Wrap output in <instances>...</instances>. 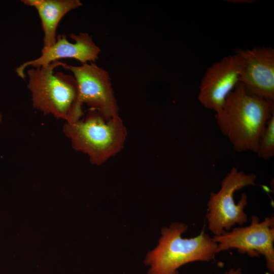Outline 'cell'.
Returning <instances> with one entry per match:
<instances>
[{"label": "cell", "instance_id": "cell-1", "mask_svg": "<svg viewBox=\"0 0 274 274\" xmlns=\"http://www.w3.org/2000/svg\"><path fill=\"white\" fill-rule=\"evenodd\" d=\"M273 101L249 94L239 83L228 95L215 117L235 151L256 153L261 136L274 115Z\"/></svg>", "mask_w": 274, "mask_h": 274}, {"label": "cell", "instance_id": "cell-2", "mask_svg": "<svg viewBox=\"0 0 274 274\" xmlns=\"http://www.w3.org/2000/svg\"><path fill=\"white\" fill-rule=\"evenodd\" d=\"M61 64L55 61L31 67L27 72V87L35 109L65 122H74L81 119L83 105L73 75L54 72Z\"/></svg>", "mask_w": 274, "mask_h": 274}, {"label": "cell", "instance_id": "cell-3", "mask_svg": "<svg viewBox=\"0 0 274 274\" xmlns=\"http://www.w3.org/2000/svg\"><path fill=\"white\" fill-rule=\"evenodd\" d=\"M62 131L73 149L86 155L90 162L96 166L101 165L119 153L127 135L119 116L106 120L92 109L83 119L65 122Z\"/></svg>", "mask_w": 274, "mask_h": 274}, {"label": "cell", "instance_id": "cell-4", "mask_svg": "<svg viewBox=\"0 0 274 274\" xmlns=\"http://www.w3.org/2000/svg\"><path fill=\"white\" fill-rule=\"evenodd\" d=\"M188 226L175 222L161 230L158 244L149 252L145 264L150 266L148 274H179L182 266L193 262H208L217 254V244L204 231L191 238H183Z\"/></svg>", "mask_w": 274, "mask_h": 274}, {"label": "cell", "instance_id": "cell-5", "mask_svg": "<svg viewBox=\"0 0 274 274\" xmlns=\"http://www.w3.org/2000/svg\"><path fill=\"white\" fill-rule=\"evenodd\" d=\"M256 176L233 167L223 179L219 190L210 194L208 202L206 219L208 227L213 235L230 230L236 224L243 225L248 220L245 209L248 204V195L245 193L236 203V191L256 185Z\"/></svg>", "mask_w": 274, "mask_h": 274}, {"label": "cell", "instance_id": "cell-6", "mask_svg": "<svg viewBox=\"0 0 274 274\" xmlns=\"http://www.w3.org/2000/svg\"><path fill=\"white\" fill-rule=\"evenodd\" d=\"M213 240L217 244V253L235 249L249 256H263L268 272H274V217H267L260 221L258 217L253 215L251 223L245 227H233L218 235H213Z\"/></svg>", "mask_w": 274, "mask_h": 274}, {"label": "cell", "instance_id": "cell-7", "mask_svg": "<svg viewBox=\"0 0 274 274\" xmlns=\"http://www.w3.org/2000/svg\"><path fill=\"white\" fill-rule=\"evenodd\" d=\"M61 66L72 73L82 105L97 111L106 120L119 116V107L107 71L94 62L79 66L62 62Z\"/></svg>", "mask_w": 274, "mask_h": 274}, {"label": "cell", "instance_id": "cell-8", "mask_svg": "<svg viewBox=\"0 0 274 274\" xmlns=\"http://www.w3.org/2000/svg\"><path fill=\"white\" fill-rule=\"evenodd\" d=\"M242 61L239 82L249 94L274 101V50L255 47L234 51Z\"/></svg>", "mask_w": 274, "mask_h": 274}, {"label": "cell", "instance_id": "cell-9", "mask_svg": "<svg viewBox=\"0 0 274 274\" xmlns=\"http://www.w3.org/2000/svg\"><path fill=\"white\" fill-rule=\"evenodd\" d=\"M242 61L236 54L225 56L206 70L199 86L198 100L215 113L239 83Z\"/></svg>", "mask_w": 274, "mask_h": 274}, {"label": "cell", "instance_id": "cell-10", "mask_svg": "<svg viewBox=\"0 0 274 274\" xmlns=\"http://www.w3.org/2000/svg\"><path fill=\"white\" fill-rule=\"evenodd\" d=\"M74 43L70 42L64 35L57 36L56 42L51 46L43 48L38 58L25 61L18 66L15 72L22 79L26 77L25 71L28 67H37L48 64L60 59L73 58L82 64L94 62L98 58L100 49L93 41L92 36L87 32L68 35Z\"/></svg>", "mask_w": 274, "mask_h": 274}, {"label": "cell", "instance_id": "cell-11", "mask_svg": "<svg viewBox=\"0 0 274 274\" xmlns=\"http://www.w3.org/2000/svg\"><path fill=\"white\" fill-rule=\"evenodd\" d=\"M33 7L39 15L44 33L43 47L53 45L56 41V30L62 18L69 12L82 6L79 0H22Z\"/></svg>", "mask_w": 274, "mask_h": 274}, {"label": "cell", "instance_id": "cell-12", "mask_svg": "<svg viewBox=\"0 0 274 274\" xmlns=\"http://www.w3.org/2000/svg\"><path fill=\"white\" fill-rule=\"evenodd\" d=\"M256 153L259 158L268 160L274 155V115L268 121L259 140Z\"/></svg>", "mask_w": 274, "mask_h": 274}, {"label": "cell", "instance_id": "cell-13", "mask_svg": "<svg viewBox=\"0 0 274 274\" xmlns=\"http://www.w3.org/2000/svg\"><path fill=\"white\" fill-rule=\"evenodd\" d=\"M222 274H247L245 273L242 269L240 267L238 268H232L230 269L225 271Z\"/></svg>", "mask_w": 274, "mask_h": 274}, {"label": "cell", "instance_id": "cell-14", "mask_svg": "<svg viewBox=\"0 0 274 274\" xmlns=\"http://www.w3.org/2000/svg\"><path fill=\"white\" fill-rule=\"evenodd\" d=\"M2 119H3V116H2V114L0 113V123L2 121Z\"/></svg>", "mask_w": 274, "mask_h": 274}]
</instances>
